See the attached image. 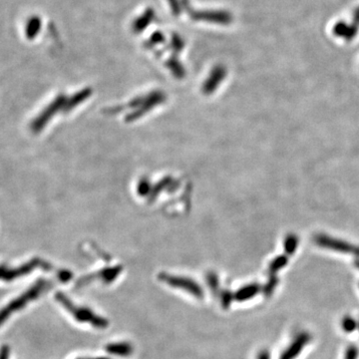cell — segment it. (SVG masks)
I'll return each instance as SVG.
<instances>
[{"label": "cell", "instance_id": "1", "mask_svg": "<svg viewBox=\"0 0 359 359\" xmlns=\"http://www.w3.org/2000/svg\"><path fill=\"white\" fill-rule=\"evenodd\" d=\"M47 286H49V283L44 281V280H40L37 283H35L31 288H29L27 291H25L24 293H22L20 296L16 297L15 299H13L11 302H9V304H7L6 306H4L1 310H0V326L15 312H17L18 310L22 309L23 307H25L28 302L35 300L42 292L45 291V289L47 288Z\"/></svg>", "mask_w": 359, "mask_h": 359}, {"label": "cell", "instance_id": "2", "mask_svg": "<svg viewBox=\"0 0 359 359\" xmlns=\"http://www.w3.org/2000/svg\"><path fill=\"white\" fill-rule=\"evenodd\" d=\"M57 300L73 315V317L80 321V322H89L90 324H92L93 326L97 327V328H106L108 325V321L95 314L94 312H92V310H90L87 307H79L76 306L73 302H71V300L63 293H58L56 295Z\"/></svg>", "mask_w": 359, "mask_h": 359}, {"label": "cell", "instance_id": "3", "mask_svg": "<svg viewBox=\"0 0 359 359\" xmlns=\"http://www.w3.org/2000/svg\"><path fill=\"white\" fill-rule=\"evenodd\" d=\"M162 280L166 281L171 286L181 288L183 290H186L189 293H192L193 296H195L199 299H202L204 297L203 289L201 288V286H199L193 280H190L188 278H183V277H177V276H170V275L164 276L162 278Z\"/></svg>", "mask_w": 359, "mask_h": 359}, {"label": "cell", "instance_id": "4", "mask_svg": "<svg viewBox=\"0 0 359 359\" xmlns=\"http://www.w3.org/2000/svg\"><path fill=\"white\" fill-rule=\"evenodd\" d=\"M310 335L306 332H302L298 334L291 344L287 347V349L282 352L279 359H294L302 350V348L309 342Z\"/></svg>", "mask_w": 359, "mask_h": 359}, {"label": "cell", "instance_id": "5", "mask_svg": "<svg viewBox=\"0 0 359 359\" xmlns=\"http://www.w3.org/2000/svg\"><path fill=\"white\" fill-rule=\"evenodd\" d=\"M106 350L117 356H129L133 352V346L128 342L110 343L106 346Z\"/></svg>", "mask_w": 359, "mask_h": 359}, {"label": "cell", "instance_id": "6", "mask_svg": "<svg viewBox=\"0 0 359 359\" xmlns=\"http://www.w3.org/2000/svg\"><path fill=\"white\" fill-rule=\"evenodd\" d=\"M259 291L260 286L258 284H251L239 289L234 296L238 301H245L253 298Z\"/></svg>", "mask_w": 359, "mask_h": 359}, {"label": "cell", "instance_id": "7", "mask_svg": "<svg viewBox=\"0 0 359 359\" xmlns=\"http://www.w3.org/2000/svg\"><path fill=\"white\" fill-rule=\"evenodd\" d=\"M341 326L343 328L344 331L346 332H352L356 329V326H357V322L350 316H345L343 319H342V322H341Z\"/></svg>", "mask_w": 359, "mask_h": 359}, {"label": "cell", "instance_id": "8", "mask_svg": "<svg viewBox=\"0 0 359 359\" xmlns=\"http://www.w3.org/2000/svg\"><path fill=\"white\" fill-rule=\"evenodd\" d=\"M152 18H153V12L151 13V11L149 10L144 17L140 18V19L137 21V24H135V30L140 31V30H142L143 28H145V27L148 25V24H147L148 21L151 20Z\"/></svg>", "mask_w": 359, "mask_h": 359}, {"label": "cell", "instance_id": "9", "mask_svg": "<svg viewBox=\"0 0 359 359\" xmlns=\"http://www.w3.org/2000/svg\"><path fill=\"white\" fill-rule=\"evenodd\" d=\"M358 357V349L356 346L352 345V346H349L346 350V353H345V357L344 359H357Z\"/></svg>", "mask_w": 359, "mask_h": 359}, {"label": "cell", "instance_id": "10", "mask_svg": "<svg viewBox=\"0 0 359 359\" xmlns=\"http://www.w3.org/2000/svg\"><path fill=\"white\" fill-rule=\"evenodd\" d=\"M221 297H222V305H223V307L228 308L229 305H230L231 302H232L233 297H235V296L232 295L230 292L226 291V292H224V294H223Z\"/></svg>", "mask_w": 359, "mask_h": 359}, {"label": "cell", "instance_id": "11", "mask_svg": "<svg viewBox=\"0 0 359 359\" xmlns=\"http://www.w3.org/2000/svg\"><path fill=\"white\" fill-rule=\"evenodd\" d=\"M276 282H277V280H275V279L269 280V283L267 284V286H266L265 289H264L265 294H266L267 296H269V295L272 293V291H273V289H274V287H275V285H276Z\"/></svg>", "mask_w": 359, "mask_h": 359}, {"label": "cell", "instance_id": "12", "mask_svg": "<svg viewBox=\"0 0 359 359\" xmlns=\"http://www.w3.org/2000/svg\"><path fill=\"white\" fill-rule=\"evenodd\" d=\"M270 358V355H269V352L268 350H262V352L259 354L258 359H269Z\"/></svg>", "mask_w": 359, "mask_h": 359}, {"label": "cell", "instance_id": "13", "mask_svg": "<svg viewBox=\"0 0 359 359\" xmlns=\"http://www.w3.org/2000/svg\"><path fill=\"white\" fill-rule=\"evenodd\" d=\"M91 359H109V358H105V357H100V358H91Z\"/></svg>", "mask_w": 359, "mask_h": 359}]
</instances>
